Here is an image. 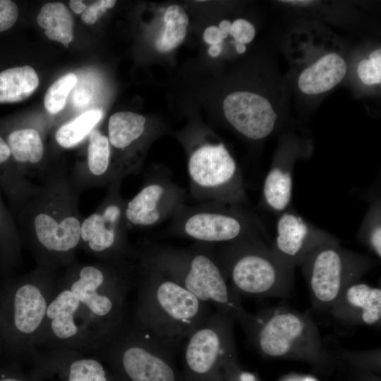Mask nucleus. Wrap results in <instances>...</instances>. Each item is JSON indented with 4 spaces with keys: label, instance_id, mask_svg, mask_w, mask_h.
<instances>
[{
    "label": "nucleus",
    "instance_id": "nucleus-11",
    "mask_svg": "<svg viewBox=\"0 0 381 381\" xmlns=\"http://www.w3.org/2000/svg\"><path fill=\"white\" fill-rule=\"evenodd\" d=\"M189 190L198 202L242 205L247 198L242 173L222 143L203 142L188 155Z\"/></svg>",
    "mask_w": 381,
    "mask_h": 381
},
{
    "label": "nucleus",
    "instance_id": "nucleus-2",
    "mask_svg": "<svg viewBox=\"0 0 381 381\" xmlns=\"http://www.w3.org/2000/svg\"><path fill=\"white\" fill-rule=\"evenodd\" d=\"M135 263H73L60 284L79 301L75 315L82 344L101 350L121 329L126 296L135 273Z\"/></svg>",
    "mask_w": 381,
    "mask_h": 381
},
{
    "label": "nucleus",
    "instance_id": "nucleus-29",
    "mask_svg": "<svg viewBox=\"0 0 381 381\" xmlns=\"http://www.w3.org/2000/svg\"><path fill=\"white\" fill-rule=\"evenodd\" d=\"M359 237L379 259L381 257V217L380 202L370 207L360 229Z\"/></svg>",
    "mask_w": 381,
    "mask_h": 381
},
{
    "label": "nucleus",
    "instance_id": "nucleus-34",
    "mask_svg": "<svg viewBox=\"0 0 381 381\" xmlns=\"http://www.w3.org/2000/svg\"><path fill=\"white\" fill-rule=\"evenodd\" d=\"M18 16L17 5L10 0H0V32L11 28Z\"/></svg>",
    "mask_w": 381,
    "mask_h": 381
},
{
    "label": "nucleus",
    "instance_id": "nucleus-7",
    "mask_svg": "<svg viewBox=\"0 0 381 381\" xmlns=\"http://www.w3.org/2000/svg\"><path fill=\"white\" fill-rule=\"evenodd\" d=\"M100 351V358L117 381H183L174 348L135 322L126 323Z\"/></svg>",
    "mask_w": 381,
    "mask_h": 381
},
{
    "label": "nucleus",
    "instance_id": "nucleus-5",
    "mask_svg": "<svg viewBox=\"0 0 381 381\" xmlns=\"http://www.w3.org/2000/svg\"><path fill=\"white\" fill-rule=\"evenodd\" d=\"M245 331L265 358L304 362L321 375L336 368L332 352L306 313L286 306L264 308L253 314Z\"/></svg>",
    "mask_w": 381,
    "mask_h": 381
},
{
    "label": "nucleus",
    "instance_id": "nucleus-22",
    "mask_svg": "<svg viewBox=\"0 0 381 381\" xmlns=\"http://www.w3.org/2000/svg\"><path fill=\"white\" fill-rule=\"evenodd\" d=\"M344 59L336 53L326 54L299 75L298 86L307 95L327 92L338 85L346 73Z\"/></svg>",
    "mask_w": 381,
    "mask_h": 381
},
{
    "label": "nucleus",
    "instance_id": "nucleus-6",
    "mask_svg": "<svg viewBox=\"0 0 381 381\" xmlns=\"http://www.w3.org/2000/svg\"><path fill=\"white\" fill-rule=\"evenodd\" d=\"M213 246L214 254L238 296L287 297L294 283V269L282 262L263 239Z\"/></svg>",
    "mask_w": 381,
    "mask_h": 381
},
{
    "label": "nucleus",
    "instance_id": "nucleus-23",
    "mask_svg": "<svg viewBox=\"0 0 381 381\" xmlns=\"http://www.w3.org/2000/svg\"><path fill=\"white\" fill-rule=\"evenodd\" d=\"M39 78L30 66H17L0 72V103L23 101L37 89Z\"/></svg>",
    "mask_w": 381,
    "mask_h": 381
},
{
    "label": "nucleus",
    "instance_id": "nucleus-39",
    "mask_svg": "<svg viewBox=\"0 0 381 381\" xmlns=\"http://www.w3.org/2000/svg\"><path fill=\"white\" fill-rule=\"evenodd\" d=\"M203 38L207 44L211 45L220 44L223 41L219 28L214 25L206 28L203 34Z\"/></svg>",
    "mask_w": 381,
    "mask_h": 381
},
{
    "label": "nucleus",
    "instance_id": "nucleus-15",
    "mask_svg": "<svg viewBox=\"0 0 381 381\" xmlns=\"http://www.w3.org/2000/svg\"><path fill=\"white\" fill-rule=\"evenodd\" d=\"M337 241L297 213L286 210L277 219L275 238L270 247L282 262L294 269L301 266L319 247Z\"/></svg>",
    "mask_w": 381,
    "mask_h": 381
},
{
    "label": "nucleus",
    "instance_id": "nucleus-36",
    "mask_svg": "<svg viewBox=\"0 0 381 381\" xmlns=\"http://www.w3.org/2000/svg\"><path fill=\"white\" fill-rule=\"evenodd\" d=\"M347 381H380V375L372 372L344 368Z\"/></svg>",
    "mask_w": 381,
    "mask_h": 381
},
{
    "label": "nucleus",
    "instance_id": "nucleus-35",
    "mask_svg": "<svg viewBox=\"0 0 381 381\" xmlns=\"http://www.w3.org/2000/svg\"><path fill=\"white\" fill-rule=\"evenodd\" d=\"M115 0H100L87 6L82 13V20L87 24H94L99 15L103 14L108 8H112L115 4Z\"/></svg>",
    "mask_w": 381,
    "mask_h": 381
},
{
    "label": "nucleus",
    "instance_id": "nucleus-25",
    "mask_svg": "<svg viewBox=\"0 0 381 381\" xmlns=\"http://www.w3.org/2000/svg\"><path fill=\"white\" fill-rule=\"evenodd\" d=\"M39 25L45 30V35L68 47L73 39V18L62 3L44 4L37 17Z\"/></svg>",
    "mask_w": 381,
    "mask_h": 381
},
{
    "label": "nucleus",
    "instance_id": "nucleus-18",
    "mask_svg": "<svg viewBox=\"0 0 381 381\" xmlns=\"http://www.w3.org/2000/svg\"><path fill=\"white\" fill-rule=\"evenodd\" d=\"M337 322L377 326L381 322V289L361 280L350 284L329 310Z\"/></svg>",
    "mask_w": 381,
    "mask_h": 381
},
{
    "label": "nucleus",
    "instance_id": "nucleus-30",
    "mask_svg": "<svg viewBox=\"0 0 381 381\" xmlns=\"http://www.w3.org/2000/svg\"><path fill=\"white\" fill-rule=\"evenodd\" d=\"M0 248L6 258H14L20 252L18 227L4 205L0 194Z\"/></svg>",
    "mask_w": 381,
    "mask_h": 381
},
{
    "label": "nucleus",
    "instance_id": "nucleus-12",
    "mask_svg": "<svg viewBox=\"0 0 381 381\" xmlns=\"http://www.w3.org/2000/svg\"><path fill=\"white\" fill-rule=\"evenodd\" d=\"M121 181L108 186L98 207L83 219L79 247L102 262L126 265L135 263L138 253L127 238L126 200L121 193Z\"/></svg>",
    "mask_w": 381,
    "mask_h": 381
},
{
    "label": "nucleus",
    "instance_id": "nucleus-14",
    "mask_svg": "<svg viewBox=\"0 0 381 381\" xmlns=\"http://www.w3.org/2000/svg\"><path fill=\"white\" fill-rule=\"evenodd\" d=\"M186 191L167 174L152 173L125 207L128 229L150 228L171 219L185 204Z\"/></svg>",
    "mask_w": 381,
    "mask_h": 381
},
{
    "label": "nucleus",
    "instance_id": "nucleus-19",
    "mask_svg": "<svg viewBox=\"0 0 381 381\" xmlns=\"http://www.w3.org/2000/svg\"><path fill=\"white\" fill-rule=\"evenodd\" d=\"M75 188L82 190L105 185L109 186L119 178L108 137L94 130L89 135L87 158L85 164L75 167L68 176Z\"/></svg>",
    "mask_w": 381,
    "mask_h": 381
},
{
    "label": "nucleus",
    "instance_id": "nucleus-24",
    "mask_svg": "<svg viewBox=\"0 0 381 381\" xmlns=\"http://www.w3.org/2000/svg\"><path fill=\"white\" fill-rule=\"evenodd\" d=\"M6 141L12 158L20 169V167L37 165L42 161L44 147L42 136L37 129L23 128L14 130L8 134Z\"/></svg>",
    "mask_w": 381,
    "mask_h": 381
},
{
    "label": "nucleus",
    "instance_id": "nucleus-33",
    "mask_svg": "<svg viewBox=\"0 0 381 381\" xmlns=\"http://www.w3.org/2000/svg\"><path fill=\"white\" fill-rule=\"evenodd\" d=\"M229 34L240 44H247L253 40L255 30L252 23L245 19H237L231 24Z\"/></svg>",
    "mask_w": 381,
    "mask_h": 381
},
{
    "label": "nucleus",
    "instance_id": "nucleus-10",
    "mask_svg": "<svg viewBox=\"0 0 381 381\" xmlns=\"http://www.w3.org/2000/svg\"><path fill=\"white\" fill-rule=\"evenodd\" d=\"M375 264L371 257L344 248L338 241L319 247L301 265L313 308L329 312L344 289Z\"/></svg>",
    "mask_w": 381,
    "mask_h": 381
},
{
    "label": "nucleus",
    "instance_id": "nucleus-16",
    "mask_svg": "<svg viewBox=\"0 0 381 381\" xmlns=\"http://www.w3.org/2000/svg\"><path fill=\"white\" fill-rule=\"evenodd\" d=\"M31 377L40 381H117L100 358L73 350H57L37 359Z\"/></svg>",
    "mask_w": 381,
    "mask_h": 381
},
{
    "label": "nucleus",
    "instance_id": "nucleus-13",
    "mask_svg": "<svg viewBox=\"0 0 381 381\" xmlns=\"http://www.w3.org/2000/svg\"><path fill=\"white\" fill-rule=\"evenodd\" d=\"M54 282L53 270L38 266L13 286L8 322L23 346L31 347L41 338Z\"/></svg>",
    "mask_w": 381,
    "mask_h": 381
},
{
    "label": "nucleus",
    "instance_id": "nucleus-4",
    "mask_svg": "<svg viewBox=\"0 0 381 381\" xmlns=\"http://www.w3.org/2000/svg\"><path fill=\"white\" fill-rule=\"evenodd\" d=\"M135 276L138 291L135 322L166 344L174 348L211 314L209 305L138 260Z\"/></svg>",
    "mask_w": 381,
    "mask_h": 381
},
{
    "label": "nucleus",
    "instance_id": "nucleus-37",
    "mask_svg": "<svg viewBox=\"0 0 381 381\" xmlns=\"http://www.w3.org/2000/svg\"><path fill=\"white\" fill-rule=\"evenodd\" d=\"M91 91L89 87H80L73 94V103L77 107H83L88 105L91 99Z\"/></svg>",
    "mask_w": 381,
    "mask_h": 381
},
{
    "label": "nucleus",
    "instance_id": "nucleus-1",
    "mask_svg": "<svg viewBox=\"0 0 381 381\" xmlns=\"http://www.w3.org/2000/svg\"><path fill=\"white\" fill-rule=\"evenodd\" d=\"M78 191L64 172H53L18 210V232L38 266L54 270L73 263L83 221Z\"/></svg>",
    "mask_w": 381,
    "mask_h": 381
},
{
    "label": "nucleus",
    "instance_id": "nucleus-20",
    "mask_svg": "<svg viewBox=\"0 0 381 381\" xmlns=\"http://www.w3.org/2000/svg\"><path fill=\"white\" fill-rule=\"evenodd\" d=\"M58 291L48 304L40 339L50 338L54 344L66 349L82 346L75 321L79 301L71 291L61 284Z\"/></svg>",
    "mask_w": 381,
    "mask_h": 381
},
{
    "label": "nucleus",
    "instance_id": "nucleus-46",
    "mask_svg": "<svg viewBox=\"0 0 381 381\" xmlns=\"http://www.w3.org/2000/svg\"><path fill=\"white\" fill-rule=\"evenodd\" d=\"M30 381H40V380H36V379H34V378H32V377H30Z\"/></svg>",
    "mask_w": 381,
    "mask_h": 381
},
{
    "label": "nucleus",
    "instance_id": "nucleus-32",
    "mask_svg": "<svg viewBox=\"0 0 381 381\" xmlns=\"http://www.w3.org/2000/svg\"><path fill=\"white\" fill-rule=\"evenodd\" d=\"M357 73L366 85H372L381 82V49L371 52L369 59L361 60L357 68Z\"/></svg>",
    "mask_w": 381,
    "mask_h": 381
},
{
    "label": "nucleus",
    "instance_id": "nucleus-8",
    "mask_svg": "<svg viewBox=\"0 0 381 381\" xmlns=\"http://www.w3.org/2000/svg\"><path fill=\"white\" fill-rule=\"evenodd\" d=\"M168 231L174 236L213 246L262 239L258 220L242 205L220 202L182 205L170 219Z\"/></svg>",
    "mask_w": 381,
    "mask_h": 381
},
{
    "label": "nucleus",
    "instance_id": "nucleus-43",
    "mask_svg": "<svg viewBox=\"0 0 381 381\" xmlns=\"http://www.w3.org/2000/svg\"><path fill=\"white\" fill-rule=\"evenodd\" d=\"M283 2H287V3H291V4H310L312 1H282Z\"/></svg>",
    "mask_w": 381,
    "mask_h": 381
},
{
    "label": "nucleus",
    "instance_id": "nucleus-3",
    "mask_svg": "<svg viewBox=\"0 0 381 381\" xmlns=\"http://www.w3.org/2000/svg\"><path fill=\"white\" fill-rule=\"evenodd\" d=\"M137 260L180 284L199 300L214 306L244 329L253 314L231 288L213 245L195 243L188 248L149 244L137 250Z\"/></svg>",
    "mask_w": 381,
    "mask_h": 381
},
{
    "label": "nucleus",
    "instance_id": "nucleus-42",
    "mask_svg": "<svg viewBox=\"0 0 381 381\" xmlns=\"http://www.w3.org/2000/svg\"><path fill=\"white\" fill-rule=\"evenodd\" d=\"M231 27V23H230V21L227 20H222L219 25V30L226 32L227 34H229Z\"/></svg>",
    "mask_w": 381,
    "mask_h": 381
},
{
    "label": "nucleus",
    "instance_id": "nucleus-45",
    "mask_svg": "<svg viewBox=\"0 0 381 381\" xmlns=\"http://www.w3.org/2000/svg\"><path fill=\"white\" fill-rule=\"evenodd\" d=\"M220 35L222 40L226 39L227 37L228 34L224 31L220 30Z\"/></svg>",
    "mask_w": 381,
    "mask_h": 381
},
{
    "label": "nucleus",
    "instance_id": "nucleus-27",
    "mask_svg": "<svg viewBox=\"0 0 381 381\" xmlns=\"http://www.w3.org/2000/svg\"><path fill=\"white\" fill-rule=\"evenodd\" d=\"M164 30L156 42L160 52H169L177 47L185 39L189 18L179 5L168 7L164 16Z\"/></svg>",
    "mask_w": 381,
    "mask_h": 381
},
{
    "label": "nucleus",
    "instance_id": "nucleus-41",
    "mask_svg": "<svg viewBox=\"0 0 381 381\" xmlns=\"http://www.w3.org/2000/svg\"><path fill=\"white\" fill-rule=\"evenodd\" d=\"M222 52V46L220 44L211 45L208 49V53L211 56H217Z\"/></svg>",
    "mask_w": 381,
    "mask_h": 381
},
{
    "label": "nucleus",
    "instance_id": "nucleus-26",
    "mask_svg": "<svg viewBox=\"0 0 381 381\" xmlns=\"http://www.w3.org/2000/svg\"><path fill=\"white\" fill-rule=\"evenodd\" d=\"M102 116V111L93 109L87 111L63 124L55 134L57 143L64 148H71L78 145L94 131V127Z\"/></svg>",
    "mask_w": 381,
    "mask_h": 381
},
{
    "label": "nucleus",
    "instance_id": "nucleus-17",
    "mask_svg": "<svg viewBox=\"0 0 381 381\" xmlns=\"http://www.w3.org/2000/svg\"><path fill=\"white\" fill-rule=\"evenodd\" d=\"M223 109L229 123L252 140L270 135L278 117L267 98L247 91L228 95L224 100Z\"/></svg>",
    "mask_w": 381,
    "mask_h": 381
},
{
    "label": "nucleus",
    "instance_id": "nucleus-31",
    "mask_svg": "<svg viewBox=\"0 0 381 381\" xmlns=\"http://www.w3.org/2000/svg\"><path fill=\"white\" fill-rule=\"evenodd\" d=\"M77 83V76L67 73L56 80L47 90L44 99L46 109L56 114L64 107L67 97Z\"/></svg>",
    "mask_w": 381,
    "mask_h": 381
},
{
    "label": "nucleus",
    "instance_id": "nucleus-38",
    "mask_svg": "<svg viewBox=\"0 0 381 381\" xmlns=\"http://www.w3.org/2000/svg\"><path fill=\"white\" fill-rule=\"evenodd\" d=\"M0 381H30L21 372L16 368H3L0 370Z\"/></svg>",
    "mask_w": 381,
    "mask_h": 381
},
{
    "label": "nucleus",
    "instance_id": "nucleus-21",
    "mask_svg": "<svg viewBox=\"0 0 381 381\" xmlns=\"http://www.w3.org/2000/svg\"><path fill=\"white\" fill-rule=\"evenodd\" d=\"M146 132V119L131 111H119L112 114L108 123V139L111 147L125 152L119 164V174L123 179L128 176L130 148L140 140Z\"/></svg>",
    "mask_w": 381,
    "mask_h": 381
},
{
    "label": "nucleus",
    "instance_id": "nucleus-40",
    "mask_svg": "<svg viewBox=\"0 0 381 381\" xmlns=\"http://www.w3.org/2000/svg\"><path fill=\"white\" fill-rule=\"evenodd\" d=\"M70 7L74 13L76 14H80L83 13L87 8V5L85 4L82 1L71 0L70 1Z\"/></svg>",
    "mask_w": 381,
    "mask_h": 381
},
{
    "label": "nucleus",
    "instance_id": "nucleus-28",
    "mask_svg": "<svg viewBox=\"0 0 381 381\" xmlns=\"http://www.w3.org/2000/svg\"><path fill=\"white\" fill-rule=\"evenodd\" d=\"M329 350L335 359L336 367L368 371L380 375L381 351L380 348L355 351L337 346Z\"/></svg>",
    "mask_w": 381,
    "mask_h": 381
},
{
    "label": "nucleus",
    "instance_id": "nucleus-44",
    "mask_svg": "<svg viewBox=\"0 0 381 381\" xmlns=\"http://www.w3.org/2000/svg\"><path fill=\"white\" fill-rule=\"evenodd\" d=\"M236 51L239 53V54H243L246 52V47L245 44H237L236 47Z\"/></svg>",
    "mask_w": 381,
    "mask_h": 381
},
{
    "label": "nucleus",
    "instance_id": "nucleus-9",
    "mask_svg": "<svg viewBox=\"0 0 381 381\" xmlns=\"http://www.w3.org/2000/svg\"><path fill=\"white\" fill-rule=\"evenodd\" d=\"M234 324L231 317L216 310L187 338L183 381H228L242 368Z\"/></svg>",
    "mask_w": 381,
    "mask_h": 381
}]
</instances>
